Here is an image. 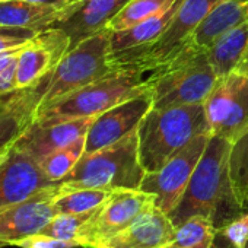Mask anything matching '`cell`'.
<instances>
[{
  "mask_svg": "<svg viewBox=\"0 0 248 248\" xmlns=\"http://www.w3.org/2000/svg\"><path fill=\"white\" fill-rule=\"evenodd\" d=\"M229 148L228 139L209 138L183 197L168 215L175 226L191 216L204 215L212 217L219 229L242 212L235 202L229 181Z\"/></svg>",
  "mask_w": 248,
  "mask_h": 248,
  "instance_id": "cell-1",
  "label": "cell"
},
{
  "mask_svg": "<svg viewBox=\"0 0 248 248\" xmlns=\"http://www.w3.org/2000/svg\"><path fill=\"white\" fill-rule=\"evenodd\" d=\"M206 133H210V127L203 104L152 107L138 127L139 156L145 171H158L194 138Z\"/></svg>",
  "mask_w": 248,
  "mask_h": 248,
  "instance_id": "cell-2",
  "label": "cell"
},
{
  "mask_svg": "<svg viewBox=\"0 0 248 248\" xmlns=\"http://www.w3.org/2000/svg\"><path fill=\"white\" fill-rule=\"evenodd\" d=\"M145 175L136 130L109 146L83 154L75 168L57 183V194L79 188L139 190Z\"/></svg>",
  "mask_w": 248,
  "mask_h": 248,
  "instance_id": "cell-3",
  "label": "cell"
},
{
  "mask_svg": "<svg viewBox=\"0 0 248 248\" xmlns=\"http://www.w3.org/2000/svg\"><path fill=\"white\" fill-rule=\"evenodd\" d=\"M149 88L146 75L138 69L124 66L107 76L72 92L47 105L35 115V124H53L76 118H95L107 109L127 101Z\"/></svg>",
  "mask_w": 248,
  "mask_h": 248,
  "instance_id": "cell-4",
  "label": "cell"
},
{
  "mask_svg": "<svg viewBox=\"0 0 248 248\" xmlns=\"http://www.w3.org/2000/svg\"><path fill=\"white\" fill-rule=\"evenodd\" d=\"M219 76L206 48L187 44L172 60L146 75L154 108L204 104Z\"/></svg>",
  "mask_w": 248,
  "mask_h": 248,
  "instance_id": "cell-5",
  "label": "cell"
},
{
  "mask_svg": "<svg viewBox=\"0 0 248 248\" xmlns=\"http://www.w3.org/2000/svg\"><path fill=\"white\" fill-rule=\"evenodd\" d=\"M109 35L107 28L70 48L56 69L34 86L38 111L118 69L112 62Z\"/></svg>",
  "mask_w": 248,
  "mask_h": 248,
  "instance_id": "cell-6",
  "label": "cell"
},
{
  "mask_svg": "<svg viewBox=\"0 0 248 248\" xmlns=\"http://www.w3.org/2000/svg\"><path fill=\"white\" fill-rule=\"evenodd\" d=\"M222 0H183L164 34L145 48L112 56L117 67H138L145 75L172 60L190 41L193 32Z\"/></svg>",
  "mask_w": 248,
  "mask_h": 248,
  "instance_id": "cell-7",
  "label": "cell"
},
{
  "mask_svg": "<svg viewBox=\"0 0 248 248\" xmlns=\"http://www.w3.org/2000/svg\"><path fill=\"white\" fill-rule=\"evenodd\" d=\"M203 107L212 136L231 142L248 126V78L236 70L219 78Z\"/></svg>",
  "mask_w": 248,
  "mask_h": 248,
  "instance_id": "cell-8",
  "label": "cell"
},
{
  "mask_svg": "<svg viewBox=\"0 0 248 248\" xmlns=\"http://www.w3.org/2000/svg\"><path fill=\"white\" fill-rule=\"evenodd\" d=\"M212 135H200L155 172H146L140 190L155 196L156 207L170 215L183 197Z\"/></svg>",
  "mask_w": 248,
  "mask_h": 248,
  "instance_id": "cell-9",
  "label": "cell"
},
{
  "mask_svg": "<svg viewBox=\"0 0 248 248\" xmlns=\"http://www.w3.org/2000/svg\"><path fill=\"white\" fill-rule=\"evenodd\" d=\"M155 196L143 190H115L99 207L79 238V247L99 248L107 239L127 228L140 213L154 206Z\"/></svg>",
  "mask_w": 248,
  "mask_h": 248,
  "instance_id": "cell-10",
  "label": "cell"
},
{
  "mask_svg": "<svg viewBox=\"0 0 248 248\" xmlns=\"http://www.w3.org/2000/svg\"><path fill=\"white\" fill-rule=\"evenodd\" d=\"M152 107L154 96L148 88L145 92L95 117L86 133L85 154L99 151L136 132L140 121Z\"/></svg>",
  "mask_w": 248,
  "mask_h": 248,
  "instance_id": "cell-11",
  "label": "cell"
},
{
  "mask_svg": "<svg viewBox=\"0 0 248 248\" xmlns=\"http://www.w3.org/2000/svg\"><path fill=\"white\" fill-rule=\"evenodd\" d=\"M70 50V38L60 28L40 31L25 46L16 70V91L28 89L50 75Z\"/></svg>",
  "mask_w": 248,
  "mask_h": 248,
  "instance_id": "cell-12",
  "label": "cell"
},
{
  "mask_svg": "<svg viewBox=\"0 0 248 248\" xmlns=\"http://www.w3.org/2000/svg\"><path fill=\"white\" fill-rule=\"evenodd\" d=\"M56 196L57 183L35 193L27 200L0 209V242L14 245L16 241L40 233L57 215L54 207Z\"/></svg>",
  "mask_w": 248,
  "mask_h": 248,
  "instance_id": "cell-13",
  "label": "cell"
},
{
  "mask_svg": "<svg viewBox=\"0 0 248 248\" xmlns=\"http://www.w3.org/2000/svg\"><path fill=\"white\" fill-rule=\"evenodd\" d=\"M53 184L40 162L14 145L0 164V209L27 200Z\"/></svg>",
  "mask_w": 248,
  "mask_h": 248,
  "instance_id": "cell-14",
  "label": "cell"
},
{
  "mask_svg": "<svg viewBox=\"0 0 248 248\" xmlns=\"http://www.w3.org/2000/svg\"><path fill=\"white\" fill-rule=\"evenodd\" d=\"M130 0H78L53 27L70 38V48L108 28L109 22Z\"/></svg>",
  "mask_w": 248,
  "mask_h": 248,
  "instance_id": "cell-15",
  "label": "cell"
},
{
  "mask_svg": "<svg viewBox=\"0 0 248 248\" xmlns=\"http://www.w3.org/2000/svg\"><path fill=\"white\" fill-rule=\"evenodd\" d=\"M174 238L175 225L165 212L154 204L99 248H170Z\"/></svg>",
  "mask_w": 248,
  "mask_h": 248,
  "instance_id": "cell-16",
  "label": "cell"
},
{
  "mask_svg": "<svg viewBox=\"0 0 248 248\" xmlns=\"http://www.w3.org/2000/svg\"><path fill=\"white\" fill-rule=\"evenodd\" d=\"M93 118L66 120L53 124H32V126L15 142V146L41 162L53 152L73 143L86 136Z\"/></svg>",
  "mask_w": 248,
  "mask_h": 248,
  "instance_id": "cell-17",
  "label": "cell"
},
{
  "mask_svg": "<svg viewBox=\"0 0 248 248\" xmlns=\"http://www.w3.org/2000/svg\"><path fill=\"white\" fill-rule=\"evenodd\" d=\"M248 22V0H222L193 32L188 44L209 48L228 31Z\"/></svg>",
  "mask_w": 248,
  "mask_h": 248,
  "instance_id": "cell-18",
  "label": "cell"
},
{
  "mask_svg": "<svg viewBox=\"0 0 248 248\" xmlns=\"http://www.w3.org/2000/svg\"><path fill=\"white\" fill-rule=\"evenodd\" d=\"M181 2L183 0H177L172 6H170L162 14L151 16L126 30L111 31V35H109L111 54L117 56V54L129 53V51H136L156 41L171 24Z\"/></svg>",
  "mask_w": 248,
  "mask_h": 248,
  "instance_id": "cell-19",
  "label": "cell"
},
{
  "mask_svg": "<svg viewBox=\"0 0 248 248\" xmlns=\"http://www.w3.org/2000/svg\"><path fill=\"white\" fill-rule=\"evenodd\" d=\"M66 11L67 8L60 9L28 3L24 0H8V2H0V25L40 32L59 22Z\"/></svg>",
  "mask_w": 248,
  "mask_h": 248,
  "instance_id": "cell-20",
  "label": "cell"
},
{
  "mask_svg": "<svg viewBox=\"0 0 248 248\" xmlns=\"http://www.w3.org/2000/svg\"><path fill=\"white\" fill-rule=\"evenodd\" d=\"M248 51V22L228 31L209 48V60L219 78L231 73Z\"/></svg>",
  "mask_w": 248,
  "mask_h": 248,
  "instance_id": "cell-21",
  "label": "cell"
},
{
  "mask_svg": "<svg viewBox=\"0 0 248 248\" xmlns=\"http://www.w3.org/2000/svg\"><path fill=\"white\" fill-rule=\"evenodd\" d=\"M228 172L235 202L244 212L248 209V126L231 140Z\"/></svg>",
  "mask_w": 248,
  "mask_h": 248,
  "instance_id": "cell-22",
  "label": "cell"
},
{
  "mask_svg": "<svg viewBox=\"0 0 248 248\" xmlns=\"http://www.w3.org/2000/svg\"><path fill=\"white\" fill-rule=\"evenodd\" d=\"M115 191V190H114ZM102 188H79L54 197L57 213H85L104 206L114 193Z\"/></svg>",
  "mask_w": 248,
  "mask_h": 248,
  "instance_id": "cell-23",
  "label": "cell"
},
{
  "mask_svg": "<svg viewBox=\"0 0 248 248\" xmlns=\"http://www.w3.org/2000/svg\"><path fill=\"white\" fill-rule=\"evenodd\" d=\"M177 0H130L121 12L109 22V31H121L139 24L151 16L159 15L172 6Z\"/></svg>",
  "mask_w": 248,
  "mask_h": 248,
  "instance_id": "cell-24",
  "label": "cell"
},
{
  "mask_svg": "<svg viewBox=\"0 0 248 248\" xmlns=\"http://www.w3.org/2000/svg\"><path fill=\"white\" fill-rule=\"evenodd\" d=\"M85 145H86V136L79 138L73 143L53 152L47 158H44L40 165L47 175V178L53 183L62 181L79 162V159L85 154Z\"/></svg>",
  "mask_w": 248,
  "mask_h": 248,
  "instance_id": "cell-25",
  "label": "cell"
},
{
  "mask_svg": "<svg viewBox=\"0 0 248 248\" xmlns=\"http://www.w3.org/2000/svg\"><path fill=\"white\" fill-rule=\"evenodd\" d=\"M98 210L99 207L91 212H85V213H57L41 229L40 233L64 239V241H75L79 244L80 235L83 233L85 228L93 219Z\"/></svg>",
  "mask_w": 248,
  "mask_h": 248,
  "instance_id": "cell-26",
  "label": "cell"
},
{
  "mask_svg": "<svg viewBox=\"0 0 248 248\" xmlns=\"http://www.w3.org/2000/svg\"><path fill=\"white\" fill-rule=\"evenodd\" d=\"M217 232L215 220L204 215H196L175 226V238L172 247L191 248L213 239Z\"/></svg>",
  "mask_w": 248,
  "mask_h": 248,
  "instance_id": "cell-27",
  "label": "cell"
},
{
  "mask_svg": "<svg viewBox=\"0 0 248 248\" xmlns=\"http://www.w3.org/2000/svg\"><path fill=\"white\" fill-rule=\"evenodd\" d=\"M217 231L223 233L236 248H245L248 244V209L236 215Z\"/></svg>",
  "mask_w": 248,
  "mask_h": 248,
  "instance_id": "cell-28",
  "label": "cell"
},
{
  "mask_svg": "<svg viewBox=\"0 0 248 248\" xmlns=\"http://www.w3.org/2000/svg\"><path fill=\"white\" fill-rule=\"evenodd\" d=\"M14 245H18L21 248H76L79 247L75 241H64L59 238H53L43 233H35L31 236H27L21 241H16Z\"/></svg>",
  "mask_w": 248,
  "mask_h": 248,
  "instance_id": "cell-29",
  "label": "cell"
},
{
  "mask_svg": "<svg viewBox=\"0 0 248 248\" xmlns=\"http://www.w3.org/2000/svg\"><path fill=\"white\" fill-rule=\"evenodd\" d=\"M24 46H18V47H14V48H9V50H3L0 51V70L3 69H8L14 64H18L19 62V56L24 50Z\"/></svg>",
  "mask_w": 248,
  "mask_h": 248,
  "instance_id": "cell-30",
  "label": "cell"
},
{
  "mask_svg": "<svg viewBox=\"0 0 248 248\" xmlns=\"http://www.w3.org/2000/svg\"><path fill=\"white\" fill-rule=\"evenodd\" d=\"M31 38L27 37H18V35H0V51L9 50L22 44H27Z\"/></svg>",
  "mask_w": 248,
  "mask_h": 248,
  "instance_id": "cell-31",
  "label": "cell"
},
{
  "mask_svg": "<svg viewBox=\"0 0 248 248\" xmlns=\"http://www.w3.org/2000/svg\"><path fill=\"white\" fill-rule=\"evenodd\" d=\"M37 34H38V31H34V30L14 28V27H3V25H0V35H18V37L32 38Z\"/></svg>",
  "mask_w": 248,
  "mask_h": 248,
  "instance_id": "cell-32",
  "label": "cell"
},
{
  "mask_svg": "<svg viewBox=\"0 0 248 248\" xmlns=\"http://www.w3.org/2000/svg\"><path fill=\"white\" fill-rule=\"evenodd\" d=\"M24 2L28 3H34V5H41V6H53V8H69L70 5H73L78 0H24Z\"/></svg>",
  "mask_w": 248,
  "mask_h": 248,
  "instance_id": "cell-33",
  "label": "cell"
},
{
  "mask_svg": "<svg viewBox=\"0 0 248 248\" xmlns=\"http://www.w3.org/2000/svg\"><path fill=\"white\" fill-rule=\"evenodd\" d=\"M209 248H236L223 233H220L219 231L216 232V235L213 236Z\"/></svg>",
  "mask_w": 248,
  "mask_h": 248,
  "instance_id": "cell-34",
  "label": "cell"
},
{
  "mask_svg": "<svg viewBox=\"0 0 248 248\" xmlns=\"http://www.w3.org/2000/svg\"><path fill=\"white\" fill-rule=\"evenodd\" d=\"M235 70L239 72V73H242V75H245L248 78V51L245 53V56L242 57V60L239 62V64L235 67Z\"/></svg>",
  "mask_w": 248,
  "mask_h": 248,
  "instance_id": "cell-35",
  "label": "cell"
},
{
  "mask_svg": "<svg viewBox=\"0 0 248 248\" xmlns=\"http://www.w3.org/2000/svg\"><path fill=\"white\" fill-rule=\"evenodd\" d=\"M8 96H0V112H3V109L6 108V104H8Z\"/></svg>",
  "mask_w": 248,
  "mask_h": 248,
  "instance_id": "cell-36",
  "label": "cell"
},
{
  "mask_svg": "<svg viewBox=\"0 0 248 248\" xmlns=\"http://www.w3.org/2000/svg\"><path fill=\"white\" fill-rule=\"evenodd\" d=\"M9 152H11V148H9V149H6V151H3V152H0V164H2V162L8 158Z\"/></svg>",
  "mask_w": 248,
  "mask_h": 248,
  "instance_id": "cell-37",
  "label": "cell"
},
{
  "mask_svg": "<svg viewBox=\"0 0 248 248\" xmlns=\"http://www.w3.org/2000/svg\"><path fill=\"white\" fill-rule=\"evenodd\" d=\"M210 242H212V239L207 241V242H203V244H200V245H197V247H191V248H209ZM170 248H178V247H170Z\"/></svg>",
  "mask_w": 248,
  "mask_h": 248,
  "instance_id": "cell-38",
  "label": "cell"
},
{
  "mask_svg": "<svg viewBox=\"0 0 248 248\" xmlns=\"http://www.w3.org/2000/svg\"><path fill=\"white\" fill-rule=\"evenodd\" d=\"M3 247H5V244H3V242H0V248H3Z\"/></svg>",
  "mask_w": 248,
  "mask_h": 248,
  "instance_id": "cell-39",
  "label": "cell"
},
{
  "mask_svg": "<svg viewBox=\"0 0 248 248\" xmlns=\"http://www.w3.org/2000/svg\"><path fill=\"white\" fill-rule=\"evenodd\" d=\"M0 2H8V0H0Z\"/></svg>",
  "mask_w": 248,
  "mask_h": 248,
  "instance_id": "cell-40",
  "label": "cell"
},
{
  "mask_svg": "<svg viewBox=\"0 0 248 248\" xmlns=\"http://www.w3.org/2000/svg\"><path fill=\"white\" fill-rule=\"evenodd\" d=\"M245 248H248V244H247V247H245Z\"/></svg>",
  "mask_w": 248,
  "mask_h": 248,
  "instance_id": "cell-41",
  "label": "cell"
}]
</instances>
